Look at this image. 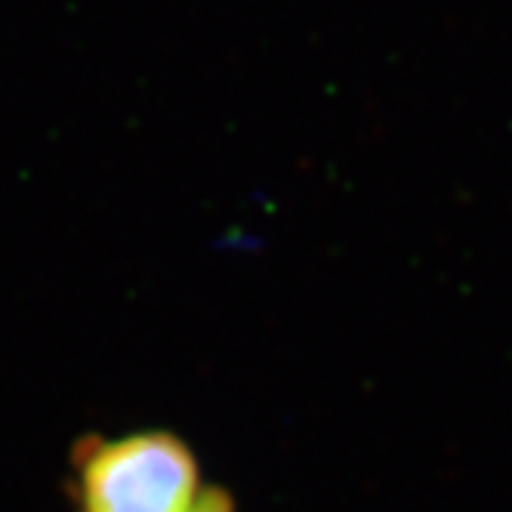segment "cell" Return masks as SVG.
Listing matches in <instances>:
<instances>
[{"mask_svg": "<svg viewBox=\"0 0 512 512\" xmlns=\"http://www.w3.org/2000/svg\"><path fill=\"white\" fill-rule=\"evenodd\" d=\"M198 491V463L170 432L90 438L75 460L78 512H189Z\"/></svg>", "mask_w": 512, "mask_h": 512, "instance_id": "6da1fadb", "label": "cell"}, {"mask_svg": "<svg viewBox=\"0 0 512 512\" xmlns=\"http://www.w3.org/2000/svg\"><path fill=\"white\" fill-rule=\"evenodd\" d=\"M189 512H235L229 494L223 491H216V488H201L195 503L189 506Z\"/></svg>", "mask_w": 512, "mask_h": 512, "instance_id": "7a4b0ae2", "label": "cell"}]
</instances>
